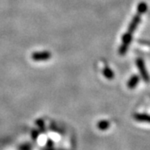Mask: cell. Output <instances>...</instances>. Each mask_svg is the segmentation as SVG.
<instances>
[{
	"mask_svg": "<svg viewBox=\"0 0 150 150\" xmlns=\"http://www.w3.org/2000/svg\"><path fill=\"white\" fill-rule=\"evenodd\" d=\"M31 58L33 61L35 62H43V61H48V59L52 58V54L47 51H38V52H33L31 55Z\"/></svg>",
	"mask_w": 150,
	"mask_h": 150,
	"instance_id": "6da1fadb",
	"label": "cell"
},
{
	"mask_svg": "<svg viewBox=\"0 0 150 150\" xmlns=\"http://www.w3.org/2000/svg\"><path fill=\"white\" fill-rule=\"evenodd\" d=\"M136 64H137V67H138V69L139 70L140 74L142 76L144 81L145 83H149L150 77L149 74H148V71L146 69L144 60L142 59H138L136 60Z\"/></svg>",
	"mask_w": 150,
	"mask_h": 150,
	"instance_id": "7a4b0ae2",
	"label": "cell"
},
{
	"mask_svg": "<svg viewBox=\"0 0 150 150\" xmlns=\"http://www.w3.org/2000/svg\"><path fill=\"white\" fill-rule=\"evenodd\" d=\"M140 21H141V14L137 13V14L133 18L131 23H129V28H128V31H127V32L129 33H131V34H133V33L135 31V29H136L137 27L139 26Z\"/></svg>",
	"mask_w": 150,
	"mask_h": 150,
	"instance_id": "3957f363",
	"label": "cell"
},
{
	"mask_svg": "<svg viewBox=\"0 0 150 150\" xmlns=\"http://www.w3.org/2000/svg\"><path fill=\"white\" fill-rule=\"evenodd\" d=\"M134 118L139 122H144L150 123V115L145 113H134Z\"/></svg>",
	"mask_w": 150,
	"mask_h": 150,
	"instance_id": "277c9868",
	"label": "cell"
},
{
	"mask_svg": "<svg viewBox=\"0 0 150 150\" xmlns=\"http://www.w3.org/2000/svg\"><path fill=\"white\" fill-rule=\"evenodd\" d=\"M139 83V77L137 75H134L130 78V79L128 82V88L130 89H134L136 86L138 85V83Z\"/></svg>",
	"mask_w": 150,
	"mask_h": 150,
	"instance_id": "5b68a950",
	"label": "cell"
},
{
	"mask_svg": "<svg viewBox=\"0 0 150 150\" xmlns=\"http://www.w3.org/2000/svg\"><path fill=\"white\" fill-rule=\"evenodd\" d=\"M103 74L108 79H113V77H114V74H113L112 70L111 69H109V68H108V67L103 69Z\"/></svg>",
	"mask_w": 150,
	"mask_h": 150,
	"instance_id": "8992f818",
	"label": "cell"
},
{
	"mask_svg": "<svg viewBox=\"0 0 150 150\" xmlns=\"http://www.w3.org/2000/svg\"><path fill=\"white\" fill-rule=\"evenodd\" d=\"M109 125H110V123L108 121L102 120V121H99L98 123V129L102 130V131H104V130H107L109 128Z\"/></svg>",
	"mask_w": 150,
	"mask_h": 150,
	"instance_id": "52a82bcc",
	"label": "cell"
},
{
	"mask_svg": "<svg viewBox=\"0 0 150 150\" xmlns=\"http://www.w3.org/2000/svg\"><path fill=\"white\" fill-rule=\"evenodd\" d=\"M148 9V5H147V4L144 3V2H142V3H140L138 5V13H139V14H144L145 12L147 11Z\"/></svg>",
	"mask_w": 150,
	"mask_h": 150,
	"instance_id": "ba28073f",
	"label": "cell"
},
{
	"mask_svg": "<svg viewBox=\"0 0 150 150\" xmlns=\"http://www.w3.org/2000/svg\"><path fill=\"white\" fill-rule=\"evenodd\" d=\"M35 123H36V124L38 126V128L41 129L42 131L45 130V123H44V121H43V119H38Z\"/></svg>",
	"mask_w": 150,
	"mask_h": 150,
	"instance_id": "9c48e42d",
	"label": "cell"
},
{
	"mask_svg": "<svg viewBox=\"0 0 150 150\" xmlns=\"http://www.w3.org/2000/svg\"><path fill=\"white\" fill-rule=\"evenodd\" d=\"M31 135H32V138L33 139H36L38 137V131H37V130H33Z\"/></svg>",
	"mask_w": 150,
	"mask_h": 150,
	"instance_id": "30bf717a",
	"label": "cell"
},
{
	"mask_svg": "<svg viewBox=\"0 0 150 150\" xmlns=\"http://www.w3.org/2000/svg\"><path fill=\"white\" fill-rule=\"evenodd\" d=\"M53 146H54V143H53V141H51L50 139H48V142H47V147H48V148H53Z\"/></svg>",
	"mask_w": 150,
	"mask_h": 150,
	"instance_id": "8fae6325",
	"label": "cell"
},
{
	"mask_svg": "<svg viewBox=\"0 0 150 150\" xmlns=\"http://www.w3.org/2000/svg\"><path fill=\"white\" fill-rule=\"evenodd\" d=\"M31 147V146H30ZM28 145H24V146H22L20 148V150H31V148H30Z\"/></svg>",
	"mask_w": 150,
	"mask_h": 150,
	"instance_id": "7c38bea8",
	"label": "cell"
},
{
	"mask_svg": "<svg viewBox=\"0 0 150 150\" xmlns=\"http://www.w3.org/2000/svg\"><path fill=\"white\" fill-rule=\"evenodd\" d=\"M44 150H54V149H53V148H48V147H47V149Z\"/></svg>",
	"mask_w": 150,
	"mask_h": 150,
	"instance_id": "4fadbf2b",
	"label": "cell"
}]
</instances>
